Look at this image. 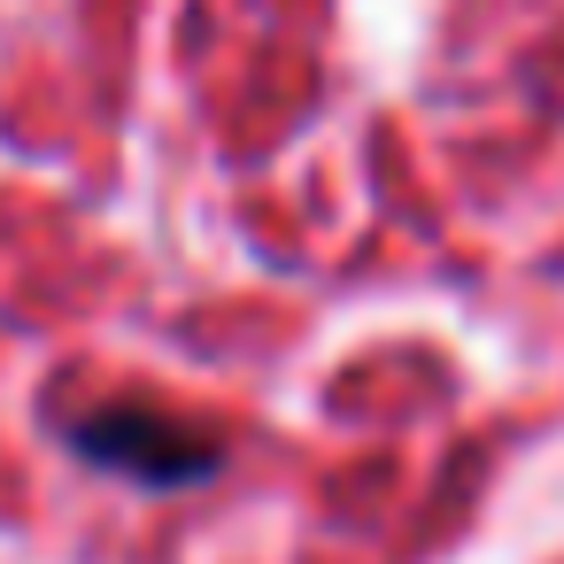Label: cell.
<instances>
[{"label":"cell","instance_id":"6da1fadb","mask_svg":"<svg viewBox=\"0 0 564 564\" xmlns=\"http://www.w3.org/2000/svg\"><path fill=\"white\" fill-rule=\"evenodd\" d=\"M70 456L148 487V495H178V487H202L225 471V441H209L202 425H186L155 402H101V410L70 417Z\"/></svg>","mask_w":564,"mask_h":564}]
</instances>
